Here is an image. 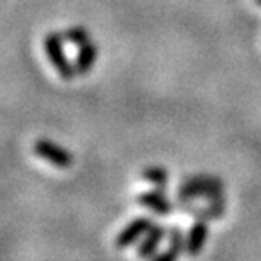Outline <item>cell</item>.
Wrapping results in <instances>:
<instances>
[{"instance_id": "obj_11", "label": "cell", "mask_w": 261, "mask_h": 261, "mask_svg": "<svg viewBox=\"0 0 261 261\" xmlns=\"http://www.w3.org/2000/svg\"><path fill=\"white\" fill-rule=\"evenodd\" d=\"M142 178L147 179V181H151V184H154L156 187H165L169 181V172L167 169L163 167H147L142 171Z\"/></svg>"}, {"instance_id": "obj_9", "label": "cell", "mask_w": 261, "mask_h": 261, "mask_svg": "<svg viewBox=\"0 0 261 261\" xmlns=\"http://www.w3.org/2000/svg\"><path fill=\"white\" fill-rule=\"evenodd\" d=\"M185 211L187 212L191 211L196 220L208 221V220H220L225 214V211H227V205H225V200H220V201H208L207 207H200V208L185 207Z\"/></svg>"}, {"instance_id": "obj_1", "label": "cell", "mask_w": 261, "mask_h": 261, "mask_svg": "<svg viewBox=\"0 0 261 261\" xmlns=\"http://www.w3.org/2000/svg\"><path fill=\"white\" fill-rule=\"evenodd\" d=\"M64 40V35H60V33H49L47 37L44 38V47L45 53H47V58L51 60L57 73L64 80H73L74 74H76V69H74V64H71L69 58L65 57Z\"/></svg>"}, {"instance_id": "obj_2", "label": "cell", "mask_w": 261, "mask_h": 261, "mask_svg": "<svg viewBox=\"0 0 261 261\" xmlns=\"http://www.w3.org/2000/svg\"><path fill=\"white\" fill-rule=\"evenodd\" d=\"M33 151L38 158L45 160L47 163H51L53 167L58 169H69L73 165L74 158L69 151H65L64 147H60L58 143L51 142L47 138H40L35 142L33 145Z\"/></svg>"}, {"instance_id": "obj_5", "label": "cell", "mask_w": 261, "mask_h": 261, "mask_svg": "<svg viewBox=\"0 0 261 261\" xmlns=\"http://www.w3.org/2000/svg\"><path fill=\"white\" fill-rule=\"evenodd\" d=\"M165 236H167V227H163V225H152V227L147 230L145 236H143V240L140 241L138 249H136V254H138L140 259H151L156 254L160 243H162Z\"/></svg>"}, {"instance_id": "obj_10", "label": "cell", "mask_w": 261, "mask_h": 261, "mask_svg": "<svg viewBox=\"0 0 261 261\" xmlns=\"http://www.w3.org/2000/svg\"><path fill=\"white\" fill-rule=\"evenodd\" d=\"M184 185L189 187H207V189H223V181L216 176H192V178H185Z\"/></svg>"}, {"instance_id": "obj_12", "label": "cell", "mask_w": 261, "mask_h": 261, "mask_svg": "<svg viewBox=\"0 0 261 261\" xmlns=\"http://www.w3.org/2000/svg\"><path fill=\"white\" fill-rule=\"evenodd\" d=\"M64 38L69 44H74V45H84L86 42L91 40V35L86 28H82V25H74V28H69L65 29L64 33Z\"/></svg>"}, {"instance_id": "obj_4", "label": "cell", "mask_w": 261, "mask_h": 261, "mask_svg": "<svg viewBox=\"0 0 261 261\" xmlns=\"http://www.w3.org/2000/svg\"><path fill=\"white\" fill-rule=\"evenodd\" d=\"M140 207L151 208L156 214H162V216H167L172 212V203L169 201V198L163 194L162 187H156V191H145L140 192L138 198H136Z\"/></svg>"}, {"instance_id": "obj_13", "label": "cell", "mask_w": 261, "mask_h": 261, "mask_svg": "<svg viewBox=\"0 0 261 261\" xmlns=\"http://www.w3.org/2000/svg\"><path fill=\"white\" fill-rule=\"evenodd\" d=\"M256 4H257V6H261V0H256Z\"/></svg>"}, {"instance_id": "obj_8", "label": "cell", "mask_w": 261, "mask_h": 261, "mask_svg": "<svg viewBox=\"0 0 261 261\" xmlns=\"http://www.w3.org/2000/svg\"><path fill=\"white\" fill-rule=\"evenodd\" d=\"M98 57V49L93 42H86L84 45H80L78 49V55L74 58V69H76V74H87L91 69H93L94 62H96Z\"/></svg>"}, {"instance_id": "obj_6", "label": "cell", "mask_w": 261, "mask_h": 261, "mask_svg": "<svg viewBox=\"0 0 261 261\" xmlns=\"http://www.w3.org/2000/svg\"><path fill=\"white\" fill-rule=\"evenodd\" d=\"M208 238V223L203 220H196V223L189 228V234L185 238V252L191 257H196L203 250Z\"/></svg>"}, {"instance_id": "obj_7", "label": "cell", "mask_w": 261, "mask_h": 261, "mask_svg": "<svg viewBox=\"0 0 261 261\" xmlns=\"http://www.w3.org/2000/svg\"><path fill=\"white\" fill-rule=\"evenodd\" d=\"M185 250V238L181 227H172L169 230V249L160 254H154L151 261H178L179 254Z\"/></svg>"}, {"instance_id": "obj_3", "label": "cell", "mask_w": 261, "mask_h": 261, "mask_svg": "<svg viewBox=\"0 0 261 261\" xmlns=\"http://www.w3.org/2000/svg\"><path fill=\"white\" fill-rule=\"evenodd\" d=\"M154 225L152 218L149 216H136L135 220L127 223L125 227L118 232V236L114 238V245L116 249H129L130 245H135L140 238H143L147 234V230Z\"/></svg>"}]
</instances>
